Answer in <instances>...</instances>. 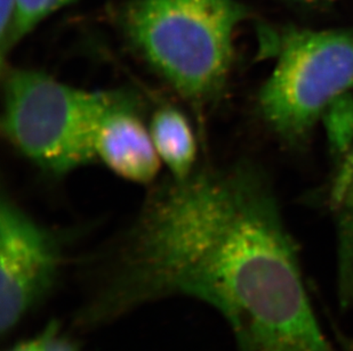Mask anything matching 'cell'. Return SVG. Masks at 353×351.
I'll return each mask as SVG.
<instances>
[{"instance_id": "obj_7", "label": "cell", "mask_w": 353, "mask_h": 351, "mask_svg": "<svg viewBox=\"0 0 353 351\" xmlns=\"http://www.w3.org/2000/svg\"><path fill=\"white\" fill-rule=\"evenodd\" d=\"M74 0H17L13 19L1 40V58L45 19Z\"/></svg>"}, {"instance_id": "obj_1", "label": "cell", "mask_w": 353, "mask_h": 351, "mask_svg": "<svg viewBox=\"0 0 353 351\" xmlns=\"http://www.w3.org/2000/svg\"><path fill=\"white\" fill-rule=\"evenodd\" d=\"M246 17L236 0H132L120 17L130 45L192 103H210L227 85L234 34Z\"/></svg>"}, {"instance_id": "obj_11", "label": "cell", "mask_w": 353, "mask_h": 351, "mask_svg": "<svg viewBox=\"0 0 353 351\" xmlns=\"http://www.w3.org/2000/svg\"><path fill=\"white\" fill-rule=\"evenodd\" d=\"M302 1H323V0H302Z\"/></svg>"}, {"instance_id": "obj_4", "label": "cell", "mask_w": 353, "mask_h": 351, "mask_svg": "<svg viewBox=\"0 0 353 351\" xmlns=\"http://www.w3.org/2000/svg\"><path fill=\"white\" fill-rule=\"evenodd\" d=\"M55 236L8 200L0 206V333L8 335L46 300L60 274Z\"/></svg>"}, {"instance_id": "obj_3", "label": "cell", "mask_w": 353, "mask_h": 351, "mask_svg": "<svg viewBox=\"0 0 353 351\" xmlns=\"http://www.w3.org/2000/svg\"><path fill=\"white\" fill-rule=\"evenodd\" d=\"M276 40V67L259 105L274 133L299 144L330 106L353 90V31L290 28Z\"/></svg>"}, {"instance_id": "obj_10", "label": "cell", "mask_w": 353, "mask_h": 351, "mask_svg": "<svg viewBox=\"0 0 353 351\" xmlns=\"http://www.w3.org/2000/svg\"><path fill=\"white\" fill-rule=\"evenodd\" d=\"M17 0H0V40L6 36L10 29Z\"/></svg>"}, {"instance_id": "obj_6", "label": "cell", "mask_w": 353, "mask_h": 351, "mask_svg": "<svg viewBox=\"0 0 353 351\" xmlns=\"http://www.w3.org/2000/svg\"><path fill=\"white\" fill-rule=\"evenodd\" d=\"M149 129L160 161L173 178L184 179L192 175L196 144L187 116L175 107L166 106L156 111Z\"/></svg>"}, {"instance_id": "obj_8", "label": "cell", "mask_w": 353, "mask_h": 351, "mask_svg": "<svg viewBox=\"0 0 353 351\" xmlns=\"http://www.w3.org/2000/svg\"><path fill=\"white\" fill-rule=\"evenodd\" d=\"M330 204L341 215L339 241L353 244V149L334 180Z\"/></svg>"}, {"instance_id": "obj_5", "label": "cell", "mask_w": 353, "mask_h": 351, "mask_svg": "<svg viewBox=\"0 0 353 351\" xmlns=\"http://www.w3.org/2000/svg\"><path fill=\"white\" fill-rule=\"evenodd\" d=\"M94 152L116 175L135 184L152 182L161 164L150 129L137 114L133 102L120 93H114L101 116Z\"/></svg>"}, {"instance_id": "obj_2", "label": "cell", "mask_w": 353, "mask_h": 351, "mask_svg": "<svg viewBox=\"0 0 353 351\" xmlns=\"http://www.w3.org/2000/svg\"><path fill=\"white\" fill-rule=\"evenodd\" d=\"M3 83V133L24 156L53 175L95 159V131L114 93L79 89L26 69H8Z\"/></svg>"}, {"instance_id": "obj_9", "label": "cell", "mask_w": 353, "mask_h": 351, "mask_svg": "<svg viewBox=\"0 0 353 351\" xmlns=\"http://www.w3.org/2000/svg\"><path fill=\"white\" fill-rule=\"evenodd\" d=\"M7 351H80V349L74 339L61 328L57 321H53L37 335L17 342Z\"/></svg>"}]
</instances>
